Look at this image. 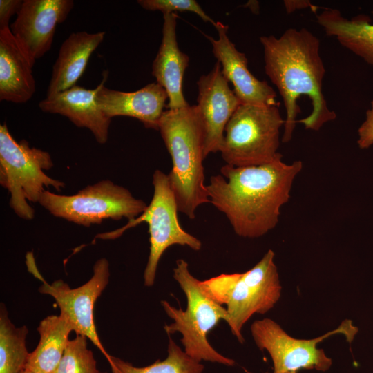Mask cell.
Here are the masks:
<instances>
[{
  "instance_id": "3",
  "label": "cell",
  "mask_w": 373,
  "mask_h": 373,
  "mask_svg": "<svg viewBox=\"0 0 373 373\" xmlns=\"http://www.w3.org/2000/svg\"><path fill=\"white\" fill-rule=\"evenodd\" d=\"M158 131L172 160L167 175L178 211L194 219L198 207L210 203L204 184V128L197 105L164 111Z\"/></svg>"
},
{
  "instance_id": "16",
  "label": "cell",
  "mask_w": 373,
  "mask_h": 373,
  "mask_svg": "<svg viewBox=\"0 0 373 373\" xmlns=\"http://www.w3.org/2000/svg\"><path fill=\"white\" fill-rule=\"evenodd\" d=\"M98 90V86L95 89H87L75 85L46 97L39 102V107L45 113L68 117L77 127L88 128L98 143L104 144L108 139L111 119L105 115L97 104Z\"/></svg>"
},
{
  "instance_id": "10",
  "label": "cell",
  "mask_w": 373,
  "mask_h": 373,
  "mask_svg": "<svg viewBox=\"0 0 373 373\" xmlns=\"http://www.w3.org/2000/svg\"><path fill=\"white\" fill-rule=\"evenodd\" d=\"M250 329L257 347L269 354L273 373L298 372L300 369L325 372L332 366V361L323 349L317 347V344L337 334L344 335L347 342L352 343L358 332L349 319L344 320L336 329L313 339L295 338L268 318L255 321Z\"/></svg>"
},
{
  "instance_id": "1",
  "label": "cell",
  "mask_w": 373,
  "mask_h": 373,
  "mask_svg": "<svg viewBox=\"0 0 373 373\" xmlns=\"http://www.w3.org/2000/svg\"><path fill=\"white\" fill-rule=\"evenodd\" d=\"M265 71L277 88L286 111L282 142H289L297 122L318 131L334 120L323 93L325 68L321 42L305 28H288L279 37L262 36Z\"/></svg>"
},
{
  "instance_id": "29",
  "label": "cell",
  "mask_w": 373,
  "mask_h": 373,
  "mask_svg": "<svg viewBox=\"0 0 373 373\" xmlns=\"http://www.w3.org/2000/svg\"><path fill=\"white\" fill-rule=\"evenodd\" d=\"M20 373H41V372L32 371V370L25 368Z\"/></svg>"
},
{
  "instance_id": "9",
  "label": "cell",
  "mask_w": 373,
  "mask_h": 373,
  "mask_svg": "<svg viewBox=\"0 0 373 373\" xmlns=\"http://www.w3.org/2000/svg\"><path fill=\"white\" fill-rule=\"evenodd\" d=\"M153 198L144 211L137 218L115 231L98 234L96 238L114 239L126 230L142 222L149 225L150 252L144 272L146 287L154 285L157 266L161 256L167 248L179 245L187 246L194 251L202 247L201 241L186 232L178 218V204L171 187L167 174L157 169L153 174Z\"/></svg>"
},
{
  "instance_id": "15",
  "label": "cell",
  "mask_w": 373,
  "mask_h": 373,
  "mask_svg": "<svg viewBox=\"0 0 373 373\" xmlns=\"http://www.w3.org/2000/svg\"><path fill=\"white\" fill-rule=\"evenodd\" d=\"M108 71H104L98 85L97 102L105 115L111 119L117 116L134 117L145 128L158 131L168 95L157 83H151L133 92H123L106 88L104 83Z\"/></svg>"
},
{
  "instance_id": "4",
  "label": "cell",
  "mask_w": 373,
  "mask_h": 373,
  "mask_svg": "<svg viewBox=\"0 0 373 373\" xmlns=\"http://www.w3.org/2000/svg\"><path fill=\"white\" fill-rule=\"evenodd\" d=\"M274 256V252L269 249L245 272L222 274L202 281L211 298L227 305V323L241 343L245 341L242 329L246 322L255 314L269 312L280 298L282 287Z\"/></svg>"
},
{
  "instance_id": "27",
  "label": "cell",
  "mask_w": 373,
  "mask_h": 373,
  "mask_svg": "<svg viewBox=\"0 0 373 373\" xmlns=\"http://www.w3.org/2000/svg\"><path fill=\"white\" fill-rule=\"evenodd\" d=\"M23 1L0 0V30L9 27L10 17L20 11Z\"/></svg>"
},
{
  "instance_id": "25",
  "label": "cell",
  "mask_w": 373,
  "mask_h": 373,
  "mask_svg": "<svg viewBox=\"0 0 373 373\" xmlns=\"http://www.w3.org/2000/svg\"><path fill=\"white\" fill-rule=\"evenodd\" d=\"M137 2L147 10H159L163 14L191 12L198 15L205 22H209L213 26L216 23L195 0H138Z\"/></svg>"
},
{
  "instance_id": "8",
  "label": "cell",
  "mask_w": 373,
  "mask_h": 373,
  "mask_svg": "<svg viewBox=\"0 0 373 373\" xmlns=\"http://www.w3.org/2000/svg\"><path fill=\"white\" fill-rule=\"evenodd\" d=\"M39 204L52 216L84 227L100 224L108 219L132 220L148 205L110 180L88 185L70 195L45 191Z\"/></svg>"
},
{
  "instance_id": "30",
  "label": "cell",
  "mask_w": 373,
  "mask_h": 373,
  "mask_svg": "<svg viewBox=\"0 0 373 373\" xmlns=\"http://www.w3.org/2000/svg\"><path fill=\"white\" fill-rule=\"evenodd\" d=\"M265 373H269V372H265ZM286 373H298L297 372H286Z\"/></svg>"
},
{
  "instance_id": "6",
  "label": "cell",
  "mask_w": 373,
  "mask_h": 373,
  "mask_svg": "<svg viewBox=\"0 0 373 373\" xmlns=\"http://www.w3.org/2000/svg\"><path fill=\"white\" fill-rule=\"evenodd\" d=\"M53 166L50 155L30 147L11 135L6 124L0 125V184L10 195V207L22 219H33L35 211L28 202H37L46 188L61 191L65 184L46 175Z\"/></svg>"
},
{
  "instance_id": "21",
  "label": "cell",
  "mask_w": 373,
  "mask_h": 373,
  "mask_svg": "<svg viewBox=\"0 0 373 373\" xmlns=\"http://www.w3.org/2000/svg\"><path fill=\"white\" fill-rule=\"evenodd\" d=\"M37 329L39 341L29 353L25 368L41 373H55L73 328L62 316L53 314L42 319Z\"/></svg>"
},
{
  "instance_id": "2",
  "label": "cell",
  "mask_w": 373,
  "mask_h": 373,
  "mask_svg": "<svg viewBox=\"0 0 373 373\" xmlns=\"http://www.w3.org/2000/svg\"><path fill=\"white\" fill-rule=\"evenodd\" d=\"M302 168L301 161L286 164L282 157L257 166L224 164L206 185L210 203L225 215L238 236L261 237L276 226Z\"/></svg>"
},
{
  "instance_id": "12",
  "label": "cell",
  "mask_w": 373,
  "mask_h": 373,
  "mask_svg": "<svg viewBox=\"0 0 373 373\" xmlns=\"http://www.w3.org/2000/svg\"><path fill=\"white\" fill-rule=\"evenodd\" d=\"M74 6L73 0H24L10 28L35 64L51 48L56 27Z\"/></svg>"
},
{
  "instance_id": "7",
  "label": "cell",
  "mask_w": 373,
  "mask_h": 373,
  "mask_svg": "<svg viewBox=\"0 0 373 373\" xmlns=\"http://www.w3.org/2000/svg\"><path fill=\"white\" fill-rule=\"evenodd\" d=\"M278 107L242 104L238 107L225 127L220 151L225 164L257 166L282 157L278 149L285 119Z\"/></svg>"
},
{
  "instance_id": "14",
  "label": "cell",
  "mask_w": 373,
  "mask_h": 373,
  "mask_svg": "<svg viewBox=\"0 0 373 373\" xmlns=\"http://www.w3.org/2000/svg\"><path fill=\"white\" fill-rule=\"evenodd\" d=\"M218 39L206 35L212 45L214 57L221 65L222 75L233 86V91L242 104L277 106V95L267 82L258 79L248 68L245 53L240 52L227 35L229 26L216 21Z\"/></svg>"
},
{
  "instance_id": "11",
  "label": "cell",
  "mask_w": 373,
  "mask_h": 373,
  "mask_svg": "<svg viewBox=\"0 0 373 373\" xmlns=\"http://www.w3.org/2000/svg\"><path fill=\"white\" fill-rule=\"evenodd\" d=\"M27 257L30 271L42 280L41 294L52 296L62 316L72 326L77 335L86 336L102 352L108 362L111 355L106 351L97 332L93 318L94 305L109 282V262L105 258L97 260L93 266L92 277L84 285L72 289L62 280L47 283L35 267L34 258Z\"/></svg>"
},
{
  "instance_id": "19",
  "label": "cell",
  "mask_w": 373,
  "mask_h": 373,
  "mask_svg": "<svg viewBox=\"0 0 373 373\" xmlns=\"http://www.w3.org/2000/svg\"><path fill=\"white\" fill-rule=\"evenodd\" d=\"M104 36L103 31L95 33L79 31L70 34L63 41L52 67L46 97L76 85L91 55L103 41Z\"/></svg>"
},
{
  "instance_id": "23",
  "label": "cell",
  "mask_w": 373,
  "mask_h": 373,
  "mask_svg": "<svg viewBox=\"0 0 373 373\" xmlns=\"http://www.w3.org/2000/svg\"><path fill=\"white\" fill-rule=\"evenodd\" d=\"M167 357L146 367H135L119 358L111 356L108 362L113 373H202L204 365L189 356L168 336Z\"/></svg>"
},
{
  "instance_id": "26",
  "label": "cell",
  "mask_w": 373,
  "mask_h": 373,
  "mask_svg": "<svg viewBox=\"0 0 373 373\" xmlns=\"http://www.w3.org/2000/svg\"><path fill=\"white\" fill-rule=\"evenodd\" d=\"M371 108L366 112V119L358 130L357 143L361 149H367L373 144V100Z\"/></svg>"
},
{
  "instance_id": "17",
  "label": "cell",
  "mask_w": 373,
  "mask_h": 373,
  "mask_svg": "<svg viewBox=\"0 0 373 373\" xmlns=\"http://www.w3.org/2000/svg\"><path fill=\"white\" fill-rule=\"evenodd\" d=\"M162 38L152 64V75L166 92L168 109H178L189 104L182 90L183 77L189 57L179 48L177 36V15L163 14Z\"/></svg>"
},
{
  "instance_id": "20",
  "label": "cell",
  "mask_w": 373,
  "mask_h": 373,
  "mask_svg": "<svg viewBox=\"0 0 373 373\" xmlns=\"http://www.w3.org/2000/svg\"><path fill=\"white\" fill-rule=\"evenodd\" d=\"M316 20L327 36L373 67V24L367 16L347 19L337 9L325 8L316 15Z\"/></svg>"
},
{
  "instance_id": "22",
  "label": "cell",
  "mask_w": 373,
  "mask_h": 373,
  "mask_svg": "<svg viewBox=\"0 0 373 373\" xmlns=\"http://www.w3.org/2000/svg\"><path fill=\"white\" fill-rule=\"evenodd\" d=\"M28 329L16 327L1 303L0 307V373H20L25 369L29 353L26 347Z\"/></svg>"
},
{
  "instance_id": "5",
  "label": "cell",
  "mask_w": 373,
  "mask_h": 373,
  "mask_svg": "<svg viewBox=\"0 0 373 373\" xmlns=\"http://www.w3.org/2000/svg\"><path fill=\"white\" fill-rule=\"evenodd\" d=\"M173 278L186 297V308L183 310L172 306L166 300L161 305L167 316L173 322L165 325L164 329L168 336L179 332L184 352L193 359L218 363L232 366L235 361L217 352L209 343V332L222 320L228 321L226 308L218 303L205 291L202 281L189 271V265L183 259L176 261Z\"/></svg>"
},
{
  "instance_id": "13",
  "label": "cell",
  "mask_w": 373,
  "mask_h": 373,
  "mask_svg": "<svg viewBox=\"0 0 373 373\" xmlns=\"http://www.w3.org/2000/svg\"><path fill=\"white\" fill-rule=\"evenodd\" d=\"M198 104L204 128V155L220 152L225 127L241 104L224 77L217 61L211 70L197 82Z\"/></svg>"
},
{
  "instance_id": "28",
  "label": "cell",
  "mask_w": 373,
  "mask_h": 373,
  "mask_svg": "<svg viewBox=\"0 0 373 373\" xmlns=\"http://www.w3.org/2000/svg\"><path fill=\"white\" fill-rule=\"evenodd\" d=\"M284 5L286 10L289 13L300 8H314V6L311 4L308 1H285Z\"/></svg>"
},
{
  "instance_id": "18",
  "label": "cell",
  "mask_w": 373,
  "mask_h": 373,
  "mask_svg": "<svg viewBox=\"0 0 373 373\" xmlns=\"http://www.w3.org/2000/svg\"><path fill=\"white\" fill-rule=\"evenodd\" d=\"M33 62L11 32L0 30V100L23 104L36 90Z\"/></svg>"
},
{
  "instance_id": "24",
  "label": "cell",
  "mask_w": 373,
  "mask_h": 373,
  "mask_svg": "<svg viewBox=\"0 0 373 373\" xmlns=\"http://www.w3.org/2000/svg\"><path fill=\"white\" fill-rule=\"evenodd\" d=\"M87 338L77 335L69 340L55 373H99Z\"/></svg>"
}]
</instances>
